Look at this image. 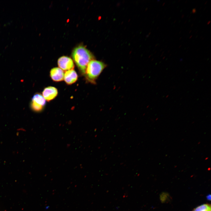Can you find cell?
<instances>
[{
	"label": "cell",
	"instance_id": "obj_4",
	"mask_svg": "<svg viewBox=\"0 0 211 211\" xmlns=\"http://www.w3.org/2000/svg\"><path fill=\"white\" fill-rule=\"evenodd\" d=\"M57 64L60 68L64 71L73 69L74 67L72 59L65 56L59 58L58 60Z\"/></svg>",
	"mask_w": 211,
	"mask_h": 211
},
{
	"label": "cell",
	"instance_id": "obj_13",
	"mask_svg": "<svg viewBox=\"0 0 211 211\" xmlns=\"http://www.w3.org/2000/svg\"><path fill=\"white\" fill-rule=\"evenodd\" d=\"M164 53V51H163V52H162V54H161V56H162L163 54Z\"/></svg>",
	"mask_w": 211,
	"mask_h": 211
},
{
	"label": "cell",
	"instance_id": "obj_22",
	"mask_svg": "<svg viewBox=\"0 0 211 211\" xmlns=\"http://www.w3.org/2000/svg\"><path fill=\"white\" fill-rule=\"evenodd\" d=\"M181 38H182V37H180L179 40H180V39H181Z\"/></svg>",
	"mask_w": 211,
	"mask_h": 211
},
{
	"label": "cell",
	"instance_id": "obj_18",
	"mask_svg": "<svg viewBox=\"0 0 211 211\" xmlns=\"http://www.w3.org/2000/svg\"><path fill=\"white\" fill-rule=\"evenodd\" d=\"M191 31H192V30H190V31L189 32V33H190L191 32Z\"/></svg>",
	"mask_w": 211,
	"mask_h": 211
},
{
	"label": "cell",
	"instance_id": "obj_10",
	"mask_svg": "<svg viewBox=\"0 0 211 211\" xmlns=\"http://www.w3.org/2000/svg\"><path fill=\"white\" fill-rule=\"evenodd\" d=\"M207 199L209 200H210L211 197H210V195H209L207 197Z\"/></svg>",
	"mask_w": 211,
	"mask_h": 211
},
{
	"label": "cell",
	"instance_id": "obj_23",
	"mask_svg": "<svg viewBox=\"0 0 211 211\" xmlns=\"http://www.w3.org/2000/svg\"><path fill=\"white\" fill-rule=\"evenodd\" d=\"M162 50V49H161V50H160V52H161V51Z\"/></svg>",
	"mask_w": 211,
	"mask_h": 211
},
{
	"label": "cell",
	"instance_id": "obj_25",
	"mask_svg": "<svg viewBox=\"0 0 211 211\" xmlns=\"http://www.w3.org/2000/svg\"><path fill=\"white\" fill-rule=\"evenodd\" d=\"M169 51H170V50L168 51V52H169Z\"/></svg>",
	"mask_w": 211,
	"mask_h": 211
},
{
	"label": "cell",
	"instance_id": "obj_19",
	"mask_svg": "<svg viewBox=\"0 0 211 211\" xmlns=\"http://www.w3.org/2000/svg\"><path fill=\"white\" fill-rule=\"evenodd\" d=\"M181 46H182L181 45H180V46L179 47V48H180V47H181Z\"/></svg>",
	"mask_w": 211,
	"mask_h": 211
},
{
	"label": "cell",
	"instance_id": "obj_12",
	"mask_svg": "<svg viewBox=\"0 0 211 211\" xmlns=\"http://www.w3.org/2000/svg\"><path fill=\"white\" fill-rule=\"evenodd\" d=\"M184 16V15L183 14L181 16V18H183Z\"/></svg>",
	"mask_w": 211,
	"mask_h": 211
},
{
	"label": "cell",
	"instance_id": "obj_5",
	"mask_svg": "<svg viewBox=\"0 0 211 211\" xmlns=\"http://www.w3.org/2000/svg\"><path fill=\"white\" fill-rule=\"evenodd\" d=\"M58 93V90L55 87L49 86L44 89L42 95L46 101H50L55 98Z\"/></svg>",
	"mask_w": 211,
	"mask_h": 211
},
{
	"label": "cell",
	"instance_id": "obj_14",
	"mask_svg": "<svg viewBox=\"0 0 211 211\" xmlns=\"http://www.w3.org/2000/svg\"><path fill=\"white\" fill-rule=\"evenodd\" d=\"M192 36H193L192 35H191L189 37V38L190 39L191 38Z\"/></svg>",
	"mask_w": 211,
	"mask_h": 211
},
{
	"label": "cell",
	"instance_id": "obj_26",
	"mask_svg": "<svg viewBox=\"0 0 211 211\" xmlns=\"http://www.w3.org/2000/svg\"><path fill=\"white\" fill-rule=\"evenodd\" d=\"M198 30H197V32H196V33H197L198 32Z\"/></svg>",
	"mask_w": 211,
	"mask_h": 211
},
{
	"label": "cell",
	"instance_id": "obj_17",
	"mask_svg": "<svg viewBox=\"0 0 211 211\" xmlns=\"http://www.w3.org/2000/svg\"><path fill=\"white\" fill-rule=\"evenodd\" d=\"M176 22V20H175L173 22V23H174Z\"/></svg>",
	"mask_w": 211,
	"mask_h": 211
},
{
	"label": "cell",
	"instance_id": "obj_9",
	"mask_svg": "<svg viewBox=\"0 0 211 211\" xmlns=\"http://www.w3.org/2000/svg\"><path fill=\"white\" fill-rule=\"evenodd\" d=\"M196 12V8H194L192 10V13H195Z\"/></svg>",
	"mask_w": 211,
	"mask_h": 211
},
{
	"label": "cell",
	"instance_id": "obj_16",
	"mask_svg": "<svg viewBox=\"0 0 211 211\" xmlns=\"http://www.w3.org/2000/svg\"><path fill=\"white\" fill-rule=\"evenodd\" d=\"M207 1H206L205 3V4H206L207 3Z\"/></svg>",
	"mask_w": 211,
	"mask_h": 211
},
{
	"label": "cell",
	"instance_id": "obj_3",
	"mask_svg": "<svg viewBox=\"0 0 211 211\" xmlns=\"http://www.w3.org/2000/svg\"><path fill=\"white\" fill-rule=\"evenodd\" d=\"M46 104V100L42 95L37 93L35 94L32 98L30 107L33 111L40 112L43 110Z\"/></svg>",
	"mask_w": 211,
	"mask_h": 211
},
{
	"label": "cell",
	"instance_id": "obj_21",
	"mask_svg": "<svg viewBox=\"0 0 211 211\" xmlns=\"http://www.w3.org/2000/svg\"><path fill=\"white\" fill-rule=\"evenodd\" d=\"M186 22H187V21H185V22L184 23H186Z\"/></svg>",
	"mask_w": 211,
	"mask_h": 211
},
{
	"label": "cell",
	"instance_id": "obj_2",
	"mask_svg": "<svg viewBox=\"0 0 211 211\" xmlns=\"http://www.w3.org/2000/svg\"><path fill=\"white\" fill-rule=\"evenodd\" d=\"M106 66L101 61L94 59L91 60L87 66L84 75L87 81L95 84L96 80Z\"/></svg>",
	"mask_w": 211,
	"mask_h": 211
},
{
	"label": "cell",
	"instance_id": "obj_11",
	"mask_svg": "<svg viewBox=\"0 0 211 211\" xmlns=\"http://www.w3.org/2000/svg\"><path fill=\"white\" fill-rule=\"evenodd\" d=\"M210 22H211V21H208V22H207V25H209V24L210 23Z\"/></svg>",
	"mask_w": 211,
	"mask_h": 211
},
{
	"label": "cell",
	"instance_id": "obj_7",
	"mask_svg": "<svg viewBox=\"0 0 211 211\" xmlns=\"http://www.w3.org/2000/svg\"><path fill=\"white\" fill-rule=\"evenodd\" d=\"M78 75L73 69L66 71L64 74V79L68 85H71L75 83L77 80Z\"/></svg>",
	"mask_w": 211,
	"mask_h": 211
},
{
	"label": "cell",
	"instance_id": "obj_6",
	"mask_svg": "<svg viewBox=\"0 0 211 211\" xmlns=\"http://www.w3.org/2000/svg\"><path fill=\"white\" fill-rule=\"evenodd\" d=\"M64 73L62 70L59 67H54L51 70L50 76L52 80L55 82L63 81L64 79Z\"/></svg>",
	"mask_w": 211,
	"mask_h": 211
},
{
	"label": "cell",
	"instance_id": "obj_24",
	"mask_svg": "<svg viewBox=\"0 0 211 211\" xmlns=\"http://www.w3.org/2000/svg\"><path fill=\"white\" fill-rule=\"evenodd\" d=\"M165 58V57H164L163 58V59H164Z\"/></svg>",
	"mask_w": 211,
	"mask_h": 211
},
{
	"label": "cell",
	"instance_id": "obj_20",
	"mask_svg": "<svg viewBox=\"0 0 211 211\" xmlns=\"http://www.w3.org/2000/svg\"><path fill=\"white\" fill-rule=\"evenodd\" d=\"M193 25V24H192L191 27H192Z\"/></svg>",
	"mask_w": 211,
	"mask_h": 211
},
{
	"label": "cell",
	"instance_id": "obj_8",
	"mask_svg": "<svg viewBox=\"0 0 211 211\" xmlns=\"http://www.w3.org/2000/svg\"><path fill=\"white\" fill-rule=\"evenodd\" d=\"M193 211H211V206L207 204H203L196 207Z\"/></svg>",
	"mask_w": 211,
	"mask_h": 211
},
{
	"label": "cell",
	"instance_id": "obj_15",
	"mask_svg": "<svg viewBox=\"0 0 211 211\" xmlns=\"http://www.w3.org/2000/svg\"><path fill=\"white\" fill-rule=\"evenodd\" d=\"M165 4V2L162 5V6H164V5Z\"/></svg>",
	"mask_w": 211,
	"mask_h": 211
},
{
	"label": "cell",
	"instance_id": "obj_1",
	"mask_svg": "<svg viewBox=\"0 0 211 211\" xmlns=\"http://www.w3.org/2000/svg\"><path fill=\"white\" fill-rule=\"evenodd\" d=\"M72 56L81 74L84 75L89 63L94 59L93 56L86 47L79 46L74 49Z\"/></svg>",
	"mask_w": 211,
	"mask_h": 211
}]
</instances>
